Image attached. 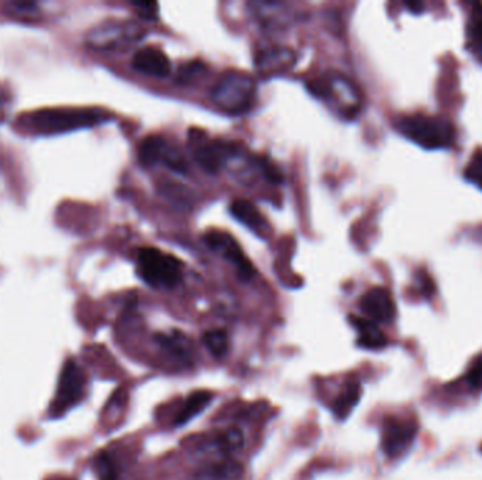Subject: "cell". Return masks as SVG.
Returning <instances> with one entry per match:
<instances>
[{
	"instance_id": "obj_2",
	"label": "cell",
	"mask_w": 482,
	"mask_h": 480,
	"mask_svg": "<svg viewBox=\"0 0 482 480\" xmlns=\"http://www.w3.org/2000/svg\"><path fill=\"white\" fill-rule=\"evenodd\" d=\"M257 96V84L251 75L227 71L212 89L211 99L227 114H244L251 110Z\"/></svg>"
},
{
	"instance_id": "obj_22",
	"label": "cell",
	"mask_w": 482,
	"mask_h": 480,
	"mask_svg": "<svg viewBox=\"0 0 482 480\" xmlns=\"http://www.w3.org/2000/svg\"><path fill=\"white\" fill-rule=\"evenodd\" d=\"M243 444L244 435L239 429H230L229 431L224 432L221 439H219V441H217V447H219V449H221L222 452H224V454L237 451V449L243 447Z\"/></svg>"
},
{
	"instance_id": "obj_7",
	"label": "cell",
	"mask_w": 482,
	"mask_h": 480,
	"mask_svg": "<svg viewBox=\"0 0 482 480\" xmlns=\"http://www.w3.org/2000/svg\"><path fill=\"white\" fill-rule=\"evenodd\" d=\"M204 240L214 252L236 267L240 281L249 282L256 276L254 265L249 261L239 242L229 232L212 229L205 232Z\"/></svg>"
},
{
	"instance_id": "obj_1",
	"label": "cell",
	"mask_w": 482,
	"mask_h": 480,
	"mask_svg": "<svg viewBox=\"0 0 482 480\" xmlns=\"http://www.w3.org/2000/svg\"><path fill=\"white\" fill-rule=\"evenodd\" d=\"M396 130L422 149H447L456 141V130L449 120L427 114H409L396 120Z\"/></svg>"
},
{
	"instance_id": "obj_27",
	"label": "cell",
	"mask_w": 482,
	"mask_h": 480,
	"mask_svg": "<svg viewBox=\"0 0 482 480\" xmlns=\"http://www.w3.org/2000/svg\"><path fill=\"white\" fill-rule=\"evenodd\" d=\"M205 71V65L199 61H192L189 64L182 67L181 75H179V79L182 81H189L191 77H198L199 72Z\"/></svg>"
},
{
	"instance_id": "obj_23",
	"label": "cell",
	"mask_w": 482,
	"mask_h": 480,
	"mask_svg": "<svg viewBox=\"0 0 482 480\" xmlns=\"http://www.w3.org/2000/svg\"><path fill=\"white\" fill-rule=\"evenodd\" d=\"M464 177L482 191V149H478L469 159Z\"/></svg>"
},
{
	"instance_id": "obj_29",
	"label": "cell",
	"mask_w": 482,
	"mask_h": 480,
	"mask_svg": "<svg viewBox=\"0 0 482 480\" xmlns=\"http://www.w3.org/2000/svg\"><path fill=\"white\" fill-rule=\"evenodd\" d=\"M468 381L473 386L482 387V357H479L469 369Z\"/></svg>"
},
{
	"instance_id": "obj_18",
	"label": "cell",
	"mask_w": 482,
	"mask_h": 480,
	"mask_svg": "<svg viewBox=\"0 0 482 480\" xmlns=\"http://www.w3.org/2000/svg\"><path fill=\"white\" fill-rule=\"evenodd\" d=\"M212 399H214V394L211 392H206V390L195 392L194 394H191L186 399V403L184 404V407L179 410L178 416L174 421L175 426L181 427L188 424L195 416H198L205 407L211 404Z\"/></svg>"
},
{
	"instance_id": "obj_12",
	"label": "cell",
	"mask_w": 482,
	"mask_h": 480,
	"mask_svg": "<svg viewBox=\"0 0 482 480\" xmlns=\"http://www.w3.org/2000/svg\"><path fill=\"white\" fill-rule=\"evenodd\" d=\"M230 213L237 222H241L247 229L256 232L257 236H268L269 226L266 217L262 216L259 207L247 199H234L230 204Z\"/></svg>"
},
{
	"instance_id": "obj_8",
	"label": "cell",
	"mask_w": 482,
	"mask_h": 480,
	"mask_svg": "<svg viewBox=\"0 0 482 480\" xmlns=\"http://www.w3.org/2000/svg\"><path fill=\"white\" fill-rule=\"evenodd\" d=\"M416 434V422L391 417L386 420L382 429V451L391 459L401 457L414 445Z\"/></svg>"
},
{
	"instance_id": "obj_17",
	"label": "cell",
	"mask_w": 482,
	"mask_h": 480,
	"mask_svg": "<svg viewBox=\"0 0 482 480\" xmlns=\"http://www.w3.org/2000/svg\"><path fill=\"white\" fill-rule=\"evenodd\" d=\"M361 394H363V389H361L359 382L353 381L347 384L344 389L341 390V394L334 400V416L339 420L347 419L350 416V412H353L354 407L359 404Z\"/></svg>"
},
{
	"instance_id": "obj_16",
	"label": "cell",
	"mask_w": 482,
	"mask_h": 480,
	"mask_svg": "<svg viewBox=\"0 0 482 480\" xmlns=\"http://www.w3.org/2000/svg\"><path fill=\"white\" fill-rule=\"evenodd\" d=\"M167 142L161 136H149L139 147V162L144 168H152L164 158Z\"/></svg>"
},
{
	"instance_id": "obj_14",
	"label": "cell",
	"mask_w": 482,
	"mask_h": 480,
	"mask_svg": "<svg viewBox=\"0 0 482 480\" xmlns=\"http://www.w3.org/2000/svg\"><path fill=\"white\" fill-rule=\"evenodd\" d=\"M257 67L259 71L267 72V74H274V72L285 71L289 69L295 62V54L288 49H276L262 50L257 55Z\"/></svg>"
},
{
	"instance_id": "obj_20",
	"label": "cell",
	"mask_w": 482,
	"mask_h": 480,
	"mask_svg": "<svg viewBox=\"0 0 482 480\" xmlns=\"http://www.w3.org/2000/svg\"><path fill=\"white\" fill-rule=\"evenodd\" d=\"M202 342L216 358H222L229 351V337L223 330H211L205 332Z\"/></svg>"
},
{
	"instance_id": "obj_3",
	"label": "cell",
	"mask_w": 482,
	"mask_h": 480,
	"mask_svg": "<svg viewBox=\"0 0 482 480\" xmlns=\"http://www.w3.org/2000/svg\"><path fill=\"white\" fill-rule=\"evenodd\" d=\"M107 120L109 117L97 110L46 109L32 114L30 124L39 134L50 136L97 126Z\"/></svg>"
},
{
	"instance_id": "obj_9",
	"label": "cell",
	"mask_w": 482,
	"mask_h": 480,
	"mask_svg": "<svg viewBox=\"0 0 482 480\" xmlns=\"http://www.w3.org/2000/svg\"><path fill=\"white\" fill-rule=\"evenodd\" d=\"M240 145L226 140H212L195 147L194 157L207 174H217L232 158H236Z\"/></svg>"
},
{
	"instance_id": "obj_6",
	"label": "cell",
	"mask_w": 482,
	"mask_h": 480,
	"mask_svg": "<svg viewBox=\"0 0 482 480\" xmlns=\"http://www.w3.org/2000/svg\"><path fill=\"white\" fill-rule=\"evenodd\" d=\"M146 30L134 22H116L99 26L87 36V44L95 50H116L139 41Z\"/></svg>"
},
{
	"instance_id": "obj_11",
	"label": "cell",
	"mask_w": 482,
	"mask_h": 480,
	"mask_svg": "<svg viewBox=\"0 0 482 480\" xmlns=\"http://www.w3.org/2000/svg\"><path fill=\"white\" fill-rule=\"evenodd\" d=\"M133 68L150 77H166L171 72V62L157 47H142L134 54Z\"/></svg>"
},
{
	"instance_id": "obj_19",
	"label": "cell",
	"mask_w": 482,
	"mask_h": 480,
	"mask_svg": "<svg viewBox=\"0 0 482 480\" xmlns=\"http://www.w3.org/2000/svg\"><path fill=\"white\" fill-rule=\"evenodd\" d=\"M467 46L482 64V5H474L467 23Z\"/></svg>"
},
{
	"instance_id": "obj_28",
	"label": "cell",
	"mask_w": 482,
	"mask_h": 480,
	"mask_svg": "<svg viewBox=\"0 0 482 480\" xmlns=\"http://www.w3.org/2000/svg\"><path fill=\"white\" fill-rule=\"evenodd\" d=\"M9 9L12 10V14H36L39 12L36 4H30V2H14L9 5Z\"/></svg>"
},
{
	"instance_id": "obj_25",
	"label": "cell",
	"mask_w": 482,
	"mask_h": 480,
	"mask_svg": "<svg viewBox=\"0 0 482 480\" xmlns=\"http://www.w3.org/2000/svg\"><path fill=\"white\" fill-rule=\"evenodd\" d=\"M162 161L171 171L178 172V174H186L188 172V165H186V161H185L181 152L175 151V149H168V147H167Z\"/></svg>"
},
{
	"instance_id": "obj_21",
	"label": "cell",
	"mask_w": 482,
	"mask_h": 480,
	"mask_svg": "<svg viewBox=\"0 0 482 480\" xmlns=\"http://www.w3.org/2000/svg\"><path fill=\"white\" fill-rule=\"evenodd\" d=\"M95 472L99 480H117V467L111 455L101 452L95 457Z\"/></svg>"
},
{
	"instance_id": "obj_26",
	"label": "cell",
	"mask_w": 482,
	"mask_h": 480,
	"mask_svg": "<svg viewBox=\"0 0 482 480\" xmlns=\"http://www.w3.org/2000/svg\"><path fill=\"white\" fill-rule=\"evenodd\" d=\"M133 6L136 7L137 14H139L142 20H147V22H156V20L159 19V4H154V2H144V4H133Z\"/></svg>"
},
{
	"instance_id": "obj_24",
	"label": "cell",
	"mask_w": 482,
	"mask_h": 480,
	"mask_svg": "<svg viewBox=\"0 0 482 480\" xmlns=\"http://www.w3.org/2000/svg\"><path fill=\"white\" fill-rule=\"evenodd\" d=\"M257 168L261 171V174L264 175L267 181L271 182V184H281L282 177L281 171L277 168L276 165L272 164L268 158H264V157H259L256 159Z\"/></svg>"
},
{
	"instance_id": "obj_4",
	"label": "cell",
	"mask_w": 482,
	"mask_h": 480,
	"mask_svg": "<svg viewBox=\"0 0 482 480\" xmlns=\"http://www.w3.org/2000/svg\"><path fill=\"white\" fill-rule=\"evenodd\" d=\"M139 275L149 286L172 289L182 281L184 264L174 255L146 247L139 252Z\"/></svg>"
},
{
	"instance_id": "obj_10",
	"label": "cell",
	"mask_w": 482,
	"mask_h": 480,
	"mask_svg": "<svg viewBox=\"0 0 482 480\" xmlns=\"http://www.w3.org/2000/svg\"><path fill=\"white\" fill-rule=\"evenodd\" d=\"M366 319L374 322H391L396 317V303L386 287H372L359 300Z\"/></svg>"
},
{
	"instance_id": "obj_13",
	"label": "cell",
	"mask_w": 482,
	"mask_h": 480,
	"mask_svg": "<svg viewBox=\"0 0 482 480\" xmlns=\"http://www.w3.org/2000/svg\"><path fill=\"white\" fill-rule=\"evenodd\" d=\"M351 326L359 332L357 344L361 349H381L387 347V337L384 332L378 329L377 322L366 319V317L350 316Z\"/></svg>"
},
{
	"instance_id": "obj_15",
	"label": "cell",
	"mask_w": 482,
	"mask_h": 480,
	"mask_svg": "<svg viewBox=\"0 0 482 480\" xmlns=\"http://www.w3.org/2000/svg\"><path fill=\"white\" fill-rule=\"evenodd\" d=\"M157 342L171 354L175 358L182 362L191 361L192 345L188 337L184 336L182 332L172 331L171 334H159L156 337Z\"/></svg>"
},
{
	"instance_id": "obj_5",
	"label": "cell",
	"mask_w": 482,
	"mask_h": 480,
	"mask_svg": "<svg viewBox=\"0 0 482 480\" xmlns=\"http://www.w3.org/2000/svg\"><path fill=\"white\" fill-rule=\"evenodd\" d=\"M85 386H86V377L82 367L74 359H68L62 367L59 375L56 397L52 400L49 410L50 417L59 419L72 407L81 403L85 396Z\"/></svg>"
}]
</instances>
